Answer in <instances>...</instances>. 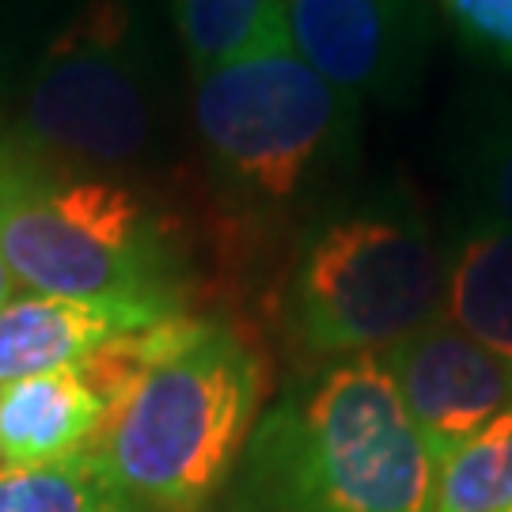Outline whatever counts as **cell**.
<instances>
[{
    "mask_svg": "<svg viewBox=\"0 0 512 512\" xmlns=\"http://www.w3.org/2000/svg\"><path fill=\"white\" fill-rule=\"evenodd\" d=\"M209 186L243 236L319 220L357 167L361 103L296 54L293 38L194 73Z\"/></svg>",
    "mask_w": 512,
    "mask_h": 512,
    "instance_id": "obj_1",
    "label": "cell"
},
{
    "mask_svg": "<svg viewBox=\"0 0 512 512\" xmlns=\"http://www.w3.org/2000/svg\"><path fill=\"white\" fill-rule=\"evenodd\" d=\"M255 512H433L437 459L376 353L334 361L258 421Z\"/></svg>",
    "mask_w": 512,
    "mask_h": 512,
    "instance_id": "obj_2",
    "label": "cell"
},
{
    "mask_svg": "<svg viewBox=\"0 0 512 512\" xmlns=\"http://www.w3.org/2000/svg\"><path fill=\"white\" fill-rule=\"evenodd\" d=\"M0 255L38 296L186 311L167 213L129 183L0 133Z\"/></svg>",
    "mask_w": 512,
    "mask_h": 512,
    "instance_id": "obj_3",
    "label": "cell"
},
{
    "mask_svg": "<svg viewBox=\"0 0 512 512\" xmlns=\"http://www.w3.org/2000/svg\"><path fill=\"white\" fill-rule=\"evenodd\" d=\"M258 403L262 361L236 330L213 323L110 406L84 452L137 505L202 512L255 433Z\"/></svg>",
    "mask_w": 512,
    "mask_h": 512,
    "instance_id": "obj_4",
    "label": "cell"
},
{
    "mask_svg": "<svg viewBox=\"0 0 512 512\" xmlns=\"http://www.w3.org/2000/svg\"><path fill=\"white\" fill-rule=\"evenodd\" d=\"M8 133L114 179L148 164L164 133V61L141 0H80L31 61Z\"/></svg>",
    "mask_w": 512,
    "mask_h": 512,
    "instance_id": "obj_5",
    "label": "cell"
},
{
    "mask_svg": "<svg viewBox=\"0 0 512 512\" xmlns=\"http://www.w3.org/2000/svg\"><path fill=\"white\" fill-rule=\"evenodd\" d=\"M444 315V255L403 190L311 220L289 277V323L311 357L391 349Z\"/></svg>",
    "mask_w": 512,
    "mask_h": 512,
    "instance_id": "obj_6",
    "label": "cell"
},
{
    "mask_svg": "<svg viewBox=\"0 0 512 512\" xmlns=\"http://www.w3.org/2000/svg\"><path fill=\"white\" fill-rule=\"evenodd\" d=\"M289 38L327 84L365 103L414 92L429 46L421 0H285Z\"/></svg>",
    "mask_w": 512,
    "mask_h": 512,
    "instance_id": "obj_7",
    "label": "cell"
},
{
    "mask_svg": "<svg viewBox=\"0 0 512 512\" xmlns=\"http://www.w3.org/2000/svg\"><path fill=\"white\" fill-rule=\"evenodd\" d=\"M384 368L437 467L512 406V365L448 319L395 342Z\"/></svg>",
    "mask_w": 512,
    "mask_h": 512,
    "instance_id": "obj_8",
    "label": "cell"
},
{
    "mask_svg": "<svg viewBox=\"0 0 512 512\" xmlns=\"http://www.w3.org/2000/svg\"><path fill=\"white\" fill-rule=\"evenodd\" d=\"M179 315V311H175ZM167 319L164 311L110 300L69 296H23L0 308V387L76 368L103 342Z\"/></svg>",
    "mask_w": 512,
    "mask_h": 512,
    "instance_id": "obj_9",
    "label": "cell"
},
{
    "mask_svg": "<svg viewBox=\"0 0 512 512\" xmlns=\"http://www.w3.org/2000/svg\"><path fill=\"white\" fill-rule=\"evenodd\" d=\"M107 406L80 368H57L0 387V456L8 467H50L80 456Z\"/></svg>",
    "mask_w": 512,
    "mask_h": 512,
    "instance_id": "obj_10",
    "label": "cell"
},
{
    "mask_svg": "<svg viewBox=\"0 0 512 512\" xmlns=\"http://www.w3.org/2000/svg\"><path fill=\"white\" fill-rule=\"evenodd\" d=\"M444 319L512 365V228L471 217L444 258Z\"/></svg>",
    "mask_w": 512,
    "mask_h": 512,
    "instance_id": "obj_11",
    "label": "cell"
},
{
    "mask_svg": "<svg viewBox=\"0 0 512 512\" xmlns=\"http://www.w3.org/2000/svg\"><path fill=\"white\" fill-rule=\"evenodd\" d=\"M167 12L194 73L289 38L285 0H167Z\"/></svg>",
    "mask_w": 512,
    "mask_h": 512,
    "instance_id": "obj_12",
    "label": "cell"
},
{
    "mask_svg": "<svg viewBox=\"0 0 512 512\" xmlns=\"http://www.w3.org/2000/svg\"><path fill=\"white\" fill-rule=\"evenodd\" d=\"M0 512H148L110 482L88 452L50 467H4Z\"/></svg>",
    "mask_w": 512,
    "mask_h": 512,
    "instance_id": "obj_13",
    "label": "cell"
},
{
    "mask_svg": "<svg viewBox=\"0 0 512 512\" xmlns=\"http://www.w3.org/2000/svg\"><path fill=\"white\" fill-rule=\"evenodd\" d=\"M459 186L471 198V217L512 228V92L478 107L456 145Z\"/></svg>",
    "mask_w": 512,
    "mask_h": 512,
    "instance_id": "obj_14",
    "label": "cell"
},
{
    "mask_svg": "<svg viewBox=\"0 0 512 512\" xmlns=\"http://www.w3.org/2000/svg\"><path fill=\"white\" fill-rule=\"evenodd\" d=\"M433 512H512V406L437 467Z\"/></svg>",
    "mask_w": 512,
    "mask_h": 512,
    "instance_id": "obj_15",
    "label": "cell"
},
{
    "mask_svg": "<svg viewBox=\"0 0 512 512\" xmlns=\"http://www.w3.org/2000/svg\"><path fill=\"white\" fill-rule=\"evenodd\" d=\"M440 8L471 54L512 69V0H440Z\"/></svg>",
    "mask_w": 512,
    "mask_h": 512,
    "instance_id": "obj_16",
    "label": "cell"
},
{
    "mask_svg": "<svg viewBox=\"0 0 512 512\" xmlns=\"http://www.w3.org/2000/svg\"><path fill=\"white\" fill-rule=\"evenodd\" d=\"M8 296H12V270H8V262L0 255V308L8 304Z\"/></svg>",
    "mask_w": 512,
    "mask_h": 512,
    "instance_id": "obj_17",
    "label": "cell"
}]
</instances>
